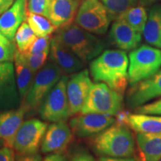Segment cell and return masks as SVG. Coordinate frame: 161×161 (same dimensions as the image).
I'll list each match as a JSON object with an SVG mask.
<instances>
[{"instance_id": "1", "label": "cell", "mask_w": 161, "mask_h": 161, "mask_svg": "<svg viewBox=\"0 0 161 161\" xmlns=\"http://www.w3.org/2000/svg\"><path fill=\"white\" fill-rule=\"evenodd\" d=\"M128 57L121 49L104 50L91 60L90 72L96 82L106 84L123 95L128 84Z\"/></svg>"}, {"instance_id": "2", "label": "cell", "mask_w": 161, "mask_h": 161, "mask_svg": "<svg viewBox=\"0 0 161 161\" xmlns=\"http://www.w3.org/2000/svg\"><path fill=\"white\" fill-rule=\"evenodd\" d=\"M90 146L98 157L136 160L135 140L129 127L115 122L92 136Z\"/></svg>"}, {"instance_id": "3", "label": "cell", "mask_w": 161, "mask_h": 161, "mask_svg": "<svg viewBox=\"0 0 161 161\" xmlns=\"http://www.w3.org/2000/svg\"><path fill=\"white\" fill-rule=\"evenodd\" d=\"M55 36L84 63L91 61L106 48L103 40L76 23H72L58 29Z\"/></svg>"}, {"instance_id": "4", "label": "cell", "mask_w": 161, "mask_h": 161, "mask_svg": "<svg viewBox=\"0 0 161 161\" xmlns=\"http://www.w3.org/2000/svg\"><path fill=\"white\" fill-rule=\"evenodd\" d=\"M128 84L139 83L155 74L161 68V49L153 46L142 45L128 55Z\"/></svg>"}, {"instance_id": "5", "label": "cell", "mask_w": 161, "mask_h": 161, "mask_svg": "<svg viewBox=\"0 0 161 161\" xmlns=\"http://www.w3.org/2000/svg\"><path fill=\"white\" fill-rule=\"evenodd\" d=\"M123 95L102 82L92 83L80 114L116 116L123 107Z\"/></svg>"}, {"instance_id": "6", "label": "cell", "mask_w": 161, "mask_h": 161, "mask_svg": "<svg viewBox=\"0 0 161 161\" xmlns=\"http://www.w3.org/2000/svg\"><path fill=\"white\" fill-rule=\"evenodd\" d=\"M114 17L101 0H83L75 17V23L96 35L107 33Z\"/></svg>"}, {"instance_id": "7", "label": "cell", "mask_w": 161, "mask_h": 161, "mask_svg": "<svg viewBox=\"0 0 161 161\" xmlns=\"http://www.w3.org/2000/svg\"><path fill=\"white\" fill-rule=\"evenodd\" d=\"M64 72L55 63L49 61L36 73L24 103L29 110H38L44 98L62 77Z\"/></svg>"}, {"instance_id": "8", "label": "cell", "mask_w": 161, "mask_h": 161, "mask_svg": "<svg viewBox=\"0 0 161 161\" xmlns=\"http://www.w3.org/2000/svg\"><path fill=\"white\" fill-rule=\"evenodd\" d=\"M68 77L62 75L38 108L40 116L47 122H65L70 116L66 84Z\"/></svg>"}, {"instance_id": "9", "label": "cell", "mask_w": 161, "mask_h": 161, "mask_svg": "<svg viewBox=\"0 0 161 161\" xmlns=\"http://www.w3.org/2000/svg\"><path fill=\"white\" fill-rule=\"evenodd\" d=\"M48 125L38 119L23 122L16 135L13 148L16 158L38 154Z\"/></svg>"}, {"instance_id": "10", "label": "cell", "mask_w": 161, "mask_h": 161, "mask_svg": "<svg viewBox=\"0 0 161 161\" xmlns=\"http://www.w3.org/2000/svg\"><path fill=\"white\" fill-rule=\"evenodd\" d=\"M116 122L113 116L99 114H85L74 116L69 126L72 134L78 138H86L99 134Z\"/></svg>"}, {"instance_id": "11", "label": "cell", "mask_w": 161, "mask_h": 161, "mask_svg": "<svg viewBox=\"0 0 161 161\" xmlns=\"http://www.w3.org/2000/svg\"><path fill=\"white\" fill-rule=\"evenodd\" d=\"M92 84L87 69H82L72 74L69 79L68 78L66 94L70 116L80 113L89 94Z\"/></svg>"}, {"instance_id": "12", "label": "cell", "mask_w": 161, "mask_h": 161, "mask_svg": "<svg viewBox=\"0 0 161 161\" xmlns=\"http://www.w3.org/2000/svg\"><path fill=\"white\" fill-rule=\"evenodd\" d=\"M21 103L14 66L11 61L0 64V109L17 108Z\"/></svg>"}, {"instance_id": "13", "label": "cell", "mask_w": 161, "mask_h": 161, "mask_svg": "<svg viewBox=\"0 0 161 161\" xmlns=\"http://www.w3.org/2000/svg\"><path fill=\"white\" fill-rule=\"evenodd\" d=\"M161 97V69L147 79L130 86L127 94V105L137 108Z\"/></svg>"}, {"instance_id": "14", "label": "cell", "mask_w": 161, "mask_h": 161, "mask_svg": "<svg viewBox=\"0 0 161 161\" xmlns=\"http://www.w3.org/2000/svg\"><path fill=\"white\" fill-rule=\"evenodd\" d=\"M73 139L71 128L65 122H56L48 126L41 143V152L65 154Z\"/></svg>"}, {"instance_id": "15", "label": "cell", "mask_w": 161, "mask_h": 161, "mask_svg": "<svg viewBox=\"0 0 161 161\" xmlns=\"http://www.w3.org/2000/svg\"><path fill=\"white\" fill-rule=\"evenodd\" d=\"M111 25L109 40L113 45L122 51H132L142 41V33L136 31L123 19H117Z\"/></svg>"}, {"instance_id": "16", "label": "cell", "mask_w": 161, "mask_h": 161, "mask_svg": "<svg viewBox=\"0 0 161 161\" xmlns=\"http://www.w3.org/2000/svg\"><path fill=\"white\" fill-rule=\"evenodd\" d=\"M29 110V108L24 103L17 108L8 110L0 114V140L3 146L13 148L17 133Z\"/></svg>"}, {"instance_id": "17", "label": "cell", "mask_w": 161, "mask_h": 161, "mask_svg": "<svg viewBox=\"0 0 161 161\" xmlns=\"http://www.w3.org/2000/svg\"><path fill=\"white\" fill-rule=\"evenodd\" d=\"M49 57L51 61L55 63L64 74L75 73L84 68V62L64 46L55 35L51 40Z\"/></svg>"}, {"instance_id": "18", "label": "cell", "mask_w": 161, "mask_h": 161, "mask_svg": "<svg viewBox=\"0 0 161 161\" xmlns=\"http://www.w3.org/2000/svg\"><path fill=\"white\" fill-rule=\"evenodd\" d=\"M116 122L125 125L136 133L161 132V115L129 114L121 110L116 115Z\"/></svg>"}, {"instance_id": "19", "label": "cell", "mask_w": 161, "mask_h": 161, "mask_svg": "<svg viewBox=\"0 0 161 161\" xmlns=\"http://www.w3.org/2000/svg\"><path fill=\"white\" fill-rule=\"evenodd\" d=\"M27 0H16L0 15V33L14 41L17 29L27 17Z\"/></svg>"}, {"instance_id": "20", "label": "cell", "mask_w": 161, "mask_h": 161, "mask_svg": "<svg viewBox=\"0 0 161 161\" xmlns=\"http://www.w3.org/2000/svg\"><path fill=\"white\" fill-rule=\"evenodd\" d=\"M78 9V0H52L47 17L58 29L72 23Z\"/></svg>"}, {"instance_id": "21", "label": "cell", "mask_w": 161, "mask_h": 161, "mask_svg": "<svg viewBox=\"0 0 161 161\" xmlns=\"http://www.w3.org/2000/svg\"><path fill=\"white\" fill-rule=\"evenodd\" d=\"M136 140L141 160H161V132L136 133Z\"/></svg>"}, {"instance_id": "22", "label": "cell", "mask_w": 161, "mask_h": 161, "mask_svg": "<svg viewBox=\"0 0 161 161\" xmlns=\"http://www.w3.org/2000/svg\"><path fill=\"white\" fill-rule=\"evenodd\" d=\"M14 62L18 90L21 99H24L31 85L35 74L30 69L23 52L18 49L16 50Z\"/></svg>"}, {"instance_id": "23", "label": "cell", "mask_w": 161, "mask_h": 161, "mask_svg": "<svg viewBox=\"0 0 161 161\" xmlns=\"http://www.w3.org/2000/svg\"><path fill=\"white\" fill-rule=\"evenodd\" d=\"M142 35L148 44L161 49V4L151 8Z\"/></svg>"}, {"instance_id": "24", "label": "cell", "mask_w": 161, "mask_h": 161, "mask_svg": "<svg viewBox=\"0 0 161 161\" xmlns=\"http://www.w3.org/2000/svg\"><path fill=\"white\" fill-rule=\"evenodd\" d=\"M148 13L143 5H134L122 14L117 18L123 19L134 29L142 34L148 19ZM116 18V19H117Z\"/></svg>"}, {"instance_id": "25", "label": "cell", "mask_w": 161, "mask_h": 161, "mask_svg": "<svg viewBox=\"0 0 161 161\" xmlns=\"http://www.w3.org/2000/svg\"><path fill=\"white\" fill-rule=\"evenodd\" d=\"M26 22L37 37L51 35L58 29V28L53 25L48 17L28 11Z\"/></svg>"}, {"instance_id": "26", "label": "cell", "mask_w": 161, "mask_h": 161, "mask_svg": "<svg viewBox=\"0 0 161 161\" xmlns=\"http://www.w3.org/2000/svg\"><path fill=\"white\" fill-rule=\"evenodd\" d=\"M37 37L27 22H23L17 29L14 36L17 49L21 52H27Z\"/></svg>"}, {"instance_id": "27", "label": "cell", "mask_w": 161, "mask_h": 161, "mask_svg": "<svg viewBox=\"0 0 161 161\" xmlns=\"http://www.w3.org/2000/svg\"><path fill=\"white\" fill-rule=\"evenodd\" d=\"M102 3L109 10L114 19L123 14L130 8L136 5L138 0H101Z\"/></svg>"}, {"instance_id": "28", "label": "cell", "mask_w": 161, "mask_h": 161, "mask_svg": "<svg viewBox=\"0 0 161 161\" xmlns=\"http://www.w3.org/2000/svg\"><path fill=\"white\" fill-rule=\"evenodd\" d=\"M66 158L75 161H92L95 158L85 146L80 145H74L66 151ZM68 160V159H67Z\"/></svg>"}, {"instance_id": "29", "label": "cell", "mask_w": 161, "mask_h": 161, "mask_svg": "<svg viewBox=\"0 0 161 161\" xmlns=\"http://www.w3.org/2000/svg\"><path fill=\"white\" fill-rule=\"evenodd\" d=\"M16 50L14 41L10 40L0 33V64L8 61L13 62Z\"/></svg>"}, {"instance_id": "30", "label": "cell", "mask_w": 161, "mask_h": 161, "mask_svg": "<svg viewBox=\"0 0 161 161\" xmlns=\"http://www.w3.org/2000/svg\"><path fill=\"white\" fill-rule=\"evenodd\" d=\"M49 51L50 50H47V51L35 54L29 53V52H23L30 69H31L34 74L37 73L45 65L46 60H47L48 56H49Z\"/></svg>"}, {"instance_id": "31", "label": "cell", "mask_w": 161, "mask_h": 161, "mask_svg": "<svg viewBox=\"0 0 161 161\" xmlns=\"http://www.w3.org/2000/svg\"><path fill=\"white\" fill-rule=\"evenodd\" d=\"M52 0H28L27 11L47 17L48 12Z\"/></svg>"}, {"instance_id": "32", "label": "cell", "mask_w": 161, "mask_h": 161, "mask_svg": "<svg viewBox=\"0 0 161 161\" xmlns=\"http://www.w3.org/2000/svg\"><path fill=\"white\" fill-rule=\"evenodd\" d=\"M52 38L51 35L45 36V37H37L34 41V43H32L29 49L25 52L35 54L50 50Z\"/></svg>"}, {"instance_id": "33", "label": "cell", "mask_w": 161, "mask_h": 161, "mask_svg": "<svg viewBox=\"0 0 161 161\" xmlns=\"http://www.w3.org/2000/svg\"><path fill=\"white\" fill-rule=\"evenodd\" d=\"M135 113L161 115V98L134 108Z\"/></svg>"}, {"instance_id": "34", "label": "cell", "mask_w": 161, "mask_h": 161, "mask_svg": "<svg viewBox=\"0 0 161 161\" xmlns=\"http://www.w3.org/2000/svg\"><path fill=\"white\" fill-rule=\"evenodd\" d=\"M15 158L16 152L13 148L4 146L0 148V161H14Z\"/></svg>"}, {"instance_id": "35", "label": "cell", "mask_w": 161, "mask_h": 161, "mask_svg": "<svg viewBox=\"0 0 161 161\" xmlns=\"http://www.w3.org/2000/svg\"><path fill=\"white\" fill-rule=\"evenodd\" d=\"M45 160L47 161H63L66 160V155L64 154H60V153H50L49 155L46 156Z\"/></svg>"}, {"instance_id": "36", "label": "cell", "mask_w": 161, "mask_h": 161, "mask_svg": "<svg viewBox=\"0 0 161 161\" xmlns=\"http://www.w3.org/2000/svg\"><path fill=\"white\" fill-rule=\"evenodd\" d=\"M16 0H0V15L7 11Z\"/></svg>"}, {"instance_id": "37", "label": "cell", "mask_w": 161, "mask_h": 161, "mask_svg": "<svg viewBox=\"0 0 161 161\" xmlns=\"http://www.w3.org/2000/svg\"><path fill=\"white\" fill-rule=\"evenodd\" d=\"M161 0H140V5H143L146 7V6H150L155 5V4H158L160 3Z\"/></svg>"}, {"instance_id": "38", "label": "cell", "mask_w": 161, "mask_h": 161, "mask_svg": "<svg viewBox=\"0 0 161 161\" xmlns=\"http://www.w3.org/2000/svg\"><path fill=\"white\" fill-rule=\"evenodd\" d=\"M3 141H2L1 140H0V147H1L2 146H3Z\"/></svg>"}, {"instance_id": "39", "label": "cell", "mask_w": 161, "mask_h": 161, "mask_svg": "<svg viewBox=\"0 0 161 161\" xmlns=\"http://www.w3.org/2000/svg\"></svg>"}]
</instances>
